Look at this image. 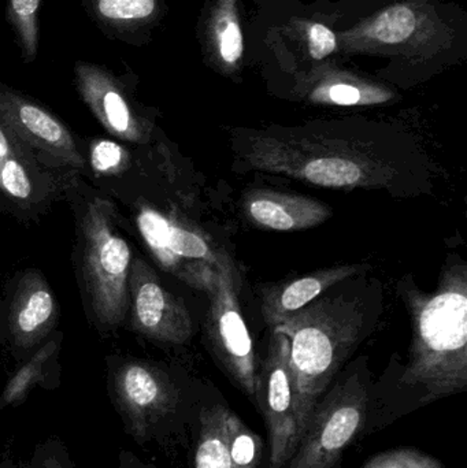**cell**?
<instances>
[{
  "label": "cell",
  "mask_w": 467,
  "mask_h": 468,
  "mask_svg": "<svg viewBox=\"0 0 467 468\" xmlns=\"http://www.w3.org/2000/svg\"><path fill=\"white\" fill-rule=\"evenodd\" d=\"M364 468H446L439 459L417 450L397 448L373 456Z\"/></svg>",
  "instance_id": "27"
},
{
  "label": "cell",
  "mask_w": 467,
  "mask_h": 468,
  "mask_svg": "<svg viewBox=\"0 0 467 468\" xmlns=\"http://www.w3.org/2000/svg\"><path fill=\"white\" fill-rule=\"evenodd\" d=\"M227 411V407L216 404L200 414L195 468H233L225 431Z\"/></svg>",
  "instance_id": "21"
},
{
  "label": "cell",
  "mask_w": 467,
  "mask_h": 468,
  "mask_svg": "<svg viewBox=\"0 0 467 468\" xmlns=\"http://www.w3.org/2000/svg\"><path fill=\"white\" fill-rule=\"evenodd\" d=\"M241 207L252 224L276 232L310 229L332 217L329 206L320 200L271 189L249 192L243 197Z\"/></svg>",
  "instance_id": "18"
},
{
  "label": "cell",
  "mask_w": 467,
  "mask_h": 468,
  "mask_svg": "<svg viewBox=\"0 0 467 468\" xmlns=\"http://www.w3.org/2000/svg\"><path fill=\"white\" fill-rule=\"evenodd\" d=\"M295 93L304 101L331 106H375L391 101L395 93L386 85L323 62L295 74Z\"/></svg>",
  "instance_id": "15"
},
{
  "label": "cell",
  "mask_w": 467,
  "mask_h": 468,
  "mask_svg": "<svg viewBox=\"0 0 467 468\" xmlns=\"http://www.w3.org/2000/svg\"><path fill=\"white\" fill-rule=\"evenodd\" d=\"M239 275L228 253L219 250L205 292L210 299L207 338L217 359L244 395L257 403L258 370L254 344L241 315Z\"/></svg>",
  "instance_id": "8"
},
{
  "label": "cell",
  "mask_w": 467,
  "mask_h": 468,
  "mask_svg": "<svg viewBox=\"0 0 467 468\" xmlns=\"http://www.w3.org/2000/svg\"><path fill=\"white\" fill-rule=\"evenodd\" d=\"M74 216V269L88 319L99 332H114L129 314L133 252L120 232L114 203L88 188L81 176L69 188Z\"/></svg>",
  "instance_id": "3"
},
{
  "label": "cell",
  "mask_w": 467,
  "mask_h": 468,
  "mask_svg": "<svg viewBox=\"0 0 467 468\" xmlns=\"http://www.w3.org/2000/svg\"><path fill=\"white\" fill-rule=\"evenodd\" d=\"M284 33L291 36L292 43L298 44V47L303 44L306 48L303 51V59L306 58L310 66L326 62L328 58L339 54L337 33L323 22L292 19L284 27Z\"/></svg>",
  "instance_id": "23"
},
{
  "label": "cell",
  "mask_w": 467,
  "mask_h": 468,
  "mask_svg": "<svg viewBox=\"0 0 467 468\" xmlns=\"http://www.w3.org/2000/svg\"><path fill=\"white\" fill-rule=\"evenodd\" d=\"M44 468H63V467L60 466V464L58 463V462L47 461L46 464H44Z\"/></svg>",
  "instance_id": "28"
},
{
  "label": "cell",
  "mask_w": 467,
  "mask_h": 468,
  "mask_svg": "<svg viewBox=\"0 0 467 468\" xmlns=\"http://www.w3.org/2000/svg\"><path fill=\"white\" fill-rule=\"evenodd\" d=\"M74 87L82 103L107 133L121 142L144 147L155 132V110L137 99L139 77L125 66L117 73L103 63L76 60Z\"/></svg>",
  "instance_id": "7"
},
{
  "label": "cell",
  "mask_w": 467,
  "mask_h": 468,
  "mask_svg": "<svg viewBox=\"0 0 467 468\" xmlns=\"http://www.w3.org/2000/svg\"><path fill=\"white\" fill-rule=\"evenodd\" d=\"M413 341L400 385L417 407L465 392L467 387V269H444L435 293L408 292Z\"/></svg>",
  "instance_id": "2"
},
{
  "label": "cell",
  "mask_w": 467,
  "mask_h": 468,
  "mask_svg": "<svg viewBox=\"0 0 467 468\" xmlns=\"http://www.w3.org/2000/svg\"><path fill=\"white\" fill-rule=\"evenodd\" d=\"M460 8L438 0H398L337 33L340 55L389 58L403 70L435 71L465 54Z\"/></svg>",
  "instance_id": "5"
},
{
  "label": "cell",
  "mask_w": 467,
  "mask_h": 468,
  "mask_svg": "<svg viewBox=\"0 0 467 468\" xmlns=\"http://www.w3.org/2000/svg\"><path fill=\"white\" fill-rule=\"evenodd\" d=\"M41 5L43 0H7L5 5V21L13 32L24 65H30L37 59Z\"/></svg>",
  "instance_id": "22"
},
{
  "label": "cell",
  "mask_w": 467,
  "mask_h": 468,
  "mask_svg": "<svg viewBox=\"0 0 467 468\" xmlns=\"http://www.w3.org/2000/svg\"><path fill=\"white\" fill-rule=\"evenodd\" d=\"M59 308L40 272H25L16 283L8 313V326L16 346L30 349L48 335L57 324Z\"/></svg>",
  "instance_id": "17"
},
{
  "label": "cell",
  "mask_w": 467,
  "mask_h": 468,
  "mask_svg": "<svg viewBox=\"0 0 467 468\" xmlns=\"http://www.w3.org/2000/svg\"><path fill=\"white\" fill-rule=\"evenodd\" d=\"M366 269L364 264H339L262 289L263 318L271 326H277L337 283L356 277Z\"/></svg>",
  "instance_id": "20"
},
{
  "label": "cell",
  "mask_w": 467,
  "mask_h": 468,
  "mask_svg": "<svg viewBox=\"0 0 467 468\" xmlns=\"http://www.w3.org/2000/svg\"><path fill=\"white\" fill-rule=\"evenodd\" d=\"M225 431L233 468L260 467L262 459V440L229 410L225 417Z\"/></svg>",
  "instance_id": "25"
},
{
  "label": "cell",
  "mask_w": 467,
  "mask_h": 468,
  "mask_svg": "<svg viewBox=\"0 0 467 468\" xmlns=\"http://www.w3.org/2000/svg\"><path fill=\"white\" fill-rule=\"evenodd\" d=\"M88 172L95 176L96 180L111 181L122 177L132 167L131 151L118 143L109 140H90L85 147Z\"/></svg>",
  "instance_id": "24"
},
{
  "label": "cell",
  "mask_w": 467,
  "mask_h": 468,
  "mask_svg": "<svg viewBox=\"0 0 467 468\" xmlns=\"http://www.w3.org/2000/svg\"><path fill=\"white\" fill-rule=\"evenodd\" d=\"M88 18L109 40L144 47L167 13V0H80Z\"/></svg>",
  "instance_id": "16"
},
{
  "label": "cell",
  "mask_w": 467,
  "mask_h": 468,
  "mask_svg": "<svg viewBox=\"0 0 467 468\" xmlns=\"http://www.w3.org/2000/svg\"><path fill=\"white\" fill-rule=\"evenodd\" d=\"M367 321V300L324 293L274 326L290 341L299 440L318 401L358 346Z\"/></svg>",
  "instance_id": "4"
},
{
  "label": "cell",
  "mask_w": 467,
  "mask_h": 468,
  "mask_svg": "<svg viewBox=\"0 0 467 468\" xmlns=\"http://www.w3.org/2000/svg\"><path fill=\"white\" fill-rule=\"evenodd\" d=\"M79 173L47 164L0 122V211L37 218L66 197Z\"/></svg>",
  "instance_id": "9"
},
{
  "label": "cell",
  "mask_w": 467,
  "mask_h": 468,
  "mask_svg": "<svg viewBox=\"0 0 467 468\" xmlns=\"http://www.w3.org/2000/svg\"><path fill=\"white\" fill-rule=\"evenodd\" d=\"M369 400V385L358 371L326 390L284 468H336L367 426Z\"/></svg>",
  "instance_id": "6"
},
{
  "label": "cell",
  "mask_w": 467,
  "mask_h": 468,
  "mask_svg": "<svg viewBox=\"0 0 467 468\" xmlns=\"http://www.w3.org/2000/svg\"><path fill=\"white\" fill-rule=\"evenodd\" d=\"M0 122L51 166L80 176L88 172L84 145L70 128L36 99L5 82H0Z\"/></svg>",
  "instance_id": "10"
},
{
  "label": "cell",
  "mask_w": 467,
  "mask_h": 468,
  "mask_svg": "<svg viewBox=\"0 0 467 468\" xmlns=\"http://www.w3.org/2000/svg\"><path fill=\"white\" fill-rule=\"evenodd\" d=\"M240 156L260 172L324 188L394 189L405 175L391 148L361 136L337 137L310 129L258 132L246 136Z\"/></svg>",
  "instance_id": "1"
},
{
  "label": "cell",
  "mask_w": 467,
  "mask_h": 468,
  "mask_svg": "<svg viewBox=\"0 0 467 468\" xmlns=\"http://www.w3.org/2000/svg\"><path fill=\"white\" fill-rule=\"evenodd\" d=\"M257 404L271 440V458L266 468H284L298 447L299 431L290 341L277 329H273L262 370L258 373Z\"/></svg>",
  "instance_id": "12"
},
{
  "label": "cell",
  "mask_w": 467,
  "mask_h": 468,
  "mask_svg": "<svg viewBox=\"0 0 467 468\" xmlns=\"http://www.w3.org/2000/svg\"><path fill=\"white\" fill-rule=\"evenodd\" d=\"M206 63L224 76H236L244 58L239 0H213L203 8L197 27Z\"/></svg>",
  "instance_id": "19"
},
{
  "label": "cell",
  "mask_w": 467,
  "mask_h": 468,
  "mask_svg": "<svg viewBox=\"0 0 467 468\" xmlns=\"http://www.w3.org/2000/svg\"><path fill=\"white\" fill-rule=\"evenodd\" d=\"M112 395L136 439L147 437L177 404V390L169 377L142 360L118 366L112 374Z\"/></svg>",
  "instance_id": "14"
},
{
  "label": "cell",
  "mask_w": 467,
  "mask_h": 468,
  "mask_svg": "<svg viewBox=\"0 0 467 468\" xmlns=\"http://www.w3.org/2000/svg\"><path fill=\"white\" fill-rule=\"evenodd\" d=\"M134 224L148 250L165 270L192 288L205 291L219 250H213L203 234L147 203L134 205Z\"/></svg>",
  "instance_id": "11"
},
{
  "label": "cell",
  "mask_w": 467,
  "mask_h": 468,
  "mask_svg": "<svg viewBox=\"0 0 467 468\" xmlns=\"http://www.w3.org/2000/svg\"><path fill=\"white\" fill-rule=\"evenodd\" d=\"M58 341L51 340L44 344L8 381L7 387L0 396V410L7 406H16L27 399V393L37 382L43 379L44 366L57 352Z\"/></svg>",
  "instance_id": "26"
},
{
  "label": "cell",
  "mask_w": 467,
  "mask_h": 468,
  "mask_svg": "<svg viewBox=\"0 0 467 468\" xmlns=\"http://www.w3.org/2000/svg\"><path fill=\"white\" fill-rule=\"evenodd\" d=\"M132 327L164 344H186L192 335V319L183 300L170 293L153 267L134 258L129 275Z\"/></svg>",
  "instance_id": "13"
}]
</instances>
